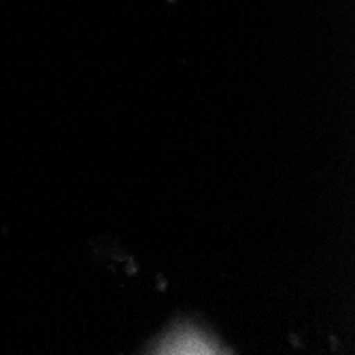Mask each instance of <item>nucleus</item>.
Returning <instances> with one entry per match:
<instances>
[{
    "mask_svg": "<svg viewBox=\"0 0 355 355\" xmlns=\"http://www.w3.org/2000/svg\"><path fill=\"white\" fill-rule=\"evenodd\" d=\"M151 349V353H221V343L205 328L191 321H181L153 343Z\"/></svg>",
    "mask_w": 355,
    "mask_h": 355,
    "instance_id": "nucleus-1",
    "label": "nucleus"
}]
</instances>
